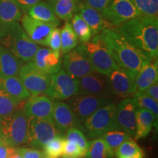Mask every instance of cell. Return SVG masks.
I'll use <instances>...</instances> for the list:
<instances>
[{
  "label": "cell",
  "mask_w": 158,
  "mask_h": 158,
  "mask_svg": "<svg viewBox=\"0 0 158 158\" xmlns=\"http://www.w3.org/2000/svg\"><path fill=\"white\" fill-rule=\"evenodd\" d=\"M128 42L152 59L158 56L157 17L141 15L115 29Z\"/></svg>",
  "instance_id": "6da1fadb"
},
{
  "label": "cell",
  "mask_w": 158,
  "mask_h": 158,
  "mask_svg": "<svg viewBox=\"0 0 158 158\" xmlns=\"http://www.w3.org/2000/svg\"><path fill=\"white\" fill-rule=\"evenodd\" d=\"M100 35L116 64L132 78H135L145 63L153 60L128 42L115 29H105Z\"/></svg>",
  "instance_id": "7a4b0ae2"
},
{
  "label": "cell",
  "mask_w": 158,
  "mask_h": 158,
  "mask_svg": "<svg viewBox=\"0 0 158 158\" xmlns=\"http://www.w3.org/2000/svg\"><path fill=\"white\" fill-rule=\"evenodd\" d=\"M0 45L24 63L31 62L40 48L29 38L19 21L0 27Z\"/></svg>",
  "instance_id": "3957f363"
},
{
  "label": "cell",
  "mask_w": 158,
  "mask_h": 158,
  "mask_svg": "<svg viewBox=\"0 0 158 158\" xmlns=\"http://www.w3.org/2000/svg\"><path fill=\"white\" fill-rule=\"evenodd\" d=\"M0 137L4 143L19 147L28 141V118L23 109L0 118Z\"/></svg>",
  "instance_id": "277c9868"
},
{
  "label": "cell",
  "mask_w": 158,
  "mask_h": 158,
  "mask_svg": "<svg viewBox=\"0 0 158 158\" xmlns=\"http://www.w3.org/2000/svg\"><path fill=\"white\" fill-rule=\"evenodd\" d=\"M81 46L93 71L107 76L112 70L120 68L100 35H94L87 42L81 43Z\"/></svg>",
  "instance_id": "5b68a950"
},
{
  "label": "cell",
  "mask_w": 158,
  "mask_h": 158,
  "mask_svg": "<svg viewBox=\"0 0 158 158\" xmlns=\"http://www.w3.org/2000/svg\"><path fill=\"white\" fill-rule=\"evenodd\" d=\"M116 110L117 105L114 102L100 108L82 124L83 131L89 138H95L110 130H119L116 120Z\"/></svg>",
  "instance_id": "8992f818"
},
{
  "label": "cell",
  "mask_w": 158,
  "mask_h": 158,
  "mask_svg": "<svg viewBox=\"0 0 158 158\" xmlns=\"http://www.w3.org/2000/svg\"><path fill=\"white\" fill-rule=\"evenodd\" d=\"M78 81L65 71L60 69L58 72L51 75V83L45 92L53 100H69L78 93Z\"/></svg>",
  "instance_id": "52a82bcc"
},
{
  "label": "cell",
  "mask_w": 158,
  "mask_h": 158,
  "mask_svg": "<svg viewBox=\"0 0 158 158\" xmlns=\"http://www.w3.org/2000/svg\"><path fill=\"white\" fill-rule=\"evenodd\" d=\"M112 102L113 99L110 97L80 94L72 97L68 101L73 111L81 124L97 110Z\"/></svg>",
  "instance_id": "ba28073f"
},
{
  "label": "cell",
  "mask_w": 158,
  "mask_h": 158,
  "mask_svg": "<svg viewBox=\"0 0 158 158\" xmlns=\"http://www.w3.org/2000/svg\"><path fill=\"white\" fill-rule=\"evenodd\" d=\"M19 77L31 94H45L51 83L50 75L37 68L32 62L22 65Z\"/></svg>",
  "instance_id": "9c48e42d"
},
{
  "label": "cell",
  "mask_w": 158,
  "mask_h": 158,
  "mask_svg": "<svg viewBox=\"0 0 158 158\" xmlns=\"http://www.w3.org/2000/svg\"><path fill=\"white\" fill-rule=\"evenodd\" d=\"M59 134V130L51 122L35 117L28 118L27 143L31 147L43 149L45 144Z\"/></svg>",
  "instance_id": "30bf717a"
},
{
  "label": "cell",
  "mask_w": 158,
  "mask_h": 158,
  "mask_svg": "<svg viewBox=\"0 0 158 158\" xmlns=\"http://www.w3.org/2000/svg\"><path fill=\"white\" fill-rule=\"evenodd\" d=\"M106 21L114 27L141 15L130 0H111L106 8L101 12Z\"/></svg>",
  "instance_id": "8fae6325"
},
{
  "label": "cell",
  "mask_w": 158,
  "mask_h": 158,
  "mask_svg": "<svg viewBox=\"0 0 158 158\" xmlns=\"http://www.w3.org/2000/svg\"><path fill=\"white\" fill-rule=\"evenodd\" d=\"M20 21L21 27L29 38L36 44L45 47H48V40L51 32L58 26L56 23L36 20L27 13L22 15Z\"/></svg>",
  "instance_id": "7c38bea8"
},
{
  "label": "cell",
  "mask_w": 158,
  "mask_h": 158,
  "mask_svg": "<svg viewBox=\"0 0 158 158\" xmlns=\"http://www.w3.org/2000/svg\"><path fill=\"white\" fill-rule=\"evenodd\" d=\"M78 81L79 88L78 94L107 97L113 94L106 75L93 71L78 78Z\"/></svg>",
  "instance_id": "4fadbf2b"
},
{
  "label": "cell",
  "mask_w": 158,
  "mask_h": 158,
  "mask_svg": "<svg viewBox=\"0 0 158 158\" xmlns=\"http://www.w3.org/2000/svg\"><path fill=\"white\" fill-rule=\"evenodd\" d=\"M53 108L54 100L48 96L44 94H31L23 106V110L28 118H38L54 124Z\"/></svg>",
  "instance_id": "5bb4252c"
},
{
  "label": "cell",
  "mask_w": 158,
  "mask_h": 158,
  "mask_svg": "<svg viewBox=\"0 0 158 158\" xmlns=\"http://www.w3.org/2000/svg\"><path fill=\"white\" fill-rule=\"evenodd\" d=\"M62 64L63 69L71 76L77 79L93 72L81 45L64 54Z\"/></svg>",
  "instance_id": "9a60e30c"
},
{
  "label": "cell",
  "mask_w": 158,
  "mask_h": 158,
  "mask_svg": "<svg viewBox=\"0 0 158 158\" xmlns=\"http://www.w3.org/2000/svg\"><path fill=\"white\" fill-rule=\"evenodd\" d=\"M135 98H127L117 105L116 120L118 129L134 137L136 130V110L138 109Z\"/></svg>",
  "instance_id": "2e32d148"
},
{
  "label": "cell",
  "mask_w": 158,
  "mask_h": 158,
  "mask_svg": "<svg viewBox=\"0 0 158 158\" xmlns=\"http://www.w3.org/2000/svg\"><path fill=\"white\" fill-rule=\"evenodd\" d=\"M53 121L56 129L64 135L71 127H78L83 131V125L73 111L70 106L64 102H54Z\"/></svg>",
  "instance_id": "e0dca14e"
},
{
  "label": "cell",
  "mask_w": 158,
  "mask_h": 158,
  "mask_svg": "<svg viewBox=\"0 0 158 158\" xmlns=\"http://www.w3.org/2000/svg\"><path fill=\"white\" fill-rule=\"evenodd\" d=\"M113 94L126 98L136 92L135 78L130 76L121 68L112 70L107 75Z\"/></svg>",
  "instance_id": "ac0fdd59"
},
{
  "label": "cell",
  "mask_w": 158,
  "mask_h": 158,
  "mask_svg": "<svg viewBox=\"0 0 158 158\" xmlns=\"http://www.w3.org/2000/svg\"><path fill=\"white\" fill-rule=\"evenodd\" d=\"M31 62L37 68L50 76L62 69L60 54L50 48H39Z\"/></svg>",
  "instance_id": "d6986e66"
},
{
  "label": "cell",
  "mask_w": 158,
  "mask_h": 158,
  "mask_svg": "<svg viewBox=\"0 0 158 158\" xmlns=\"http://www.w3.org/2000/svg\"><path fill=\"white\" fill-rule=\"evenodd\" d=\"M77 12L89 27L92 36L100 35L105 29H114V26L104 19L100 11L89 7L84 2H80Z\"/></svg>",
  "instance_id": "ffe728a7"
},
{
  "label": "cell",
  "mask_w": 158,
  "mask_h": 158,
  "mask_svg": "<svg viewBox=\"0 0 158 158\" xmlns=\"http://www.w3.org/2000/svg\"><path fill=\"white\" fill-rule=\"evenodd\" d=\"M158 65L157 59H153L145 63L135 76L136 92H141L157 82Z\"/></svg>",
  "instance_id": "44dd1931"
},
{
  "label": "cell",
  "mask_w": 158,
  "mask_h": 158,
  "mask_svg": "<svg viewBox=\"0 0 158 158\" xmlns=\"http://www.w3.org/2000/svg\"><path fill=\"white\" fill-rule=\"evenodd\" d=\"M23 64L21 59L0 45V77L19 76Z\"/></svg>",
  "instance_id": "7402d4cb"
},
{
  "label": "cell",
  "mask_w": 158,
  "mask_h": 158,
  "mask_svg": "<svg viewBox=\"0 0 158 158\" xmlns=\"http://www.w3.org/2000/svg\"><path fill=\"white\" fill-rule=\"evenodd\" d=\"M0 88L21 102L27 100L31 95L19 76L0 77Z\"/></svg>",
  "instance_id": "603a6c76"
},
{
  "label": "cell",
  "mask_w": 158,
  "mask_h": 158,
  "mask_svg": "<svg viewBox=\"0 0 158 158\" xmlns=\"http://www.w3.org/2000/svg\"><path fill=\"white\" fill-rule=\"evenodd\" d=\"M157 118L152 112L145 108H138L136 110V130L134 137L135 140L146 138L153 126L157 127Z\"/></svg>",
  "instance_id": "cb8c5ba5"
},
{
  "label": "cell",
  "mask_w": 158,
  "mask_h": 158,
  "mask_svg": "<svg viewBox=\"0 0 158 158\" xmlns=\"http://www.w3.org/2000/svg\"><path fill=\"white\" fill-rule=\"evenodd\" d=\"M27 15L44 22L56 23L57 25L60 23L59 19L55 14L52 5L48 2L41 1L37 3L29 10Z\"/></svg>",
  "instance_id": "d4e9b609"
},
{
  "label": "cell",
  "mask_w": 158,
  "mask_h": 158,
  "mask_svg": "<svg viewBox=\"0 0 158 158\" xmlns=\"http://www.w3.org/2000/svg\"><path fill=\"white\" fill-rule=\"evenodd\" d=\"M22 15L13 0H0V27L20 21Z\"/></svg>",
  "instance_id": "484cf974"
},
{
  "label": "cell",
  "mask_w": 158,
  "mask_h": 158,
  "mask_svg": "<svg viewBox=\"0 0 158 158\" xmlns=\"http://www.w3.org/2000/svg\"><path fill=\"white\" fill-rule=\"evenodd\" d=\"M80 2V0H56L51 5L59 19L68 21L78 10Z\"/></svg>",
  "instance_id": "4316f807"
},
{
  "label": "cell",
  "mask_w": 158,
  "mask_h": 158,
  "mask_svg": "<svg viewBox=\"0 0 158 158\" xmlns=\"http://www.w3.org/2000/svg\"><path fill=\"white\" fill-rule=\"evenodd\" d=\"M85 157L86 158H113L114 155L103 138L98 137L89 142Z\"/></svg>",
  "instance_id": "83f0119b"
},
{
  "label": "cell",
  "mask_w": 158,
  "mask_h": 158,
  "mask_svg": "<svg viewBox=\"0 0 158 158\" xmlns=\"http://www.w3.org/2000/svg\"><path fill=\"white\" fill-rule=\"evenodd\" d=\"M78 44V39L73 29L71 23L66 22L61 29V49L60 53L66 54L75 48Z\"/></svg>",
  "instance_id": "f1b7e54d"
},
{
  "label": "cell",
  "mask_w": 158,
  "mask_h": 158,
  "mask_svg": "<svg viewBox=\"0 0 158 158\" xmlns=\"http://www.w3.org/2000/svg\"><path fill=\"white\" fill-rule=\"evenodd\" d=\"M100 137L103 138L104 141H106V143H107L108 147L111 151V152L113 153L114 157H115L116 151L118 149V147L124 141H126L129 138H131L127 133H126L125 132L122 131L121 130H110V131H108L102 134Z\"/></svg>",
  "instance_id": "f546056e"
},
{
  "label": "cell",
  "mask_w": 158,
  "mask_h": 158,
  "mask_svg": "<svg viewBox=\"0 0 158 158\" xmlns=\"http://www.w3.org/2000/svg\"><path fill=\"white\" fill-rule=\"evenodd\" d=\"M21 101L13 98L0 88V118L10 115L20 109Z\"/></svg>",
  "instance_id": "4dcf8cb0"
},
{
  "label": "cell",
  "mask_w": 158,
  "mask_h": 158,
  "mask_svg": "<svg viewBox=\"0 0 158 158\" xmlns=\"http://www.w3.org/2000/svg\"><path fill=\"white\" fill-rule=\"evenodd\" d=\"M71 26L80 42H87L92 37V33L89 27L78 13H76L72 17Z\"/></svg>",
  "instance_id": "1f68e13d"
},
{
  "label": "cell",
  "mask_w": 158,
  "mask_h": 158,
  "mask_svg": "<svg viewBox=\"0 0 158 158\" xmlns=\"http://www.w3.org/2000/svg\"><path fill=\"white\" fill-rule=\"evenodd\" d=\"M64 136V135L59 134L45 144L43 148L45 155L56 158L62 157L63 147L65 141Z\"/></svg>",
  "instance_id": "d6a6232c"
},
{
  "label": "cell",
  "mask_w": 158,
  "mask_h": 158,
  "mask_svg": "<svg viewBox=\"0 0 158 158\" xmlns=\"http://www.w3.org/2000/svg\"><path fill=\"white\" fill-rule=\"evenodd\" d=\"M141 15L157 17L158 0H130Z\"/></svg>",
  "instance_id": "836d02e7"
},
{
  "label": "cell",
  "mask_w": 158,
  "mask_h": 158,
  "mask_svg": "<svg viewBox=\"0 0 158 158\" xmlns=\"http://www.w3.org/2000/svg\"><path fill=\"white\" fill-rule=\"evenodd\" d=\"M141 152H143V150L137 143L131 138H129L118 147L116 151L115 157L118 158L132 157Z\"/></svg>",
  "instance_id": "e575fe53"
},
{
  "label": "cell",
  "mask_w": 158,
  "mask_h": 158,
  "mask_svg": "<svg viewBox=\"0 0 158 158\" xmlns=\"http://www.w3.org/2000/svg\"><path fill=\"white\" fill-rule=\"evenodd\" d=\"M65 136H66L65 139L67 141L74 142L77 145H78V147L84 152V155H86L89 141L81 130L78 127H71L66 132Z\"/></svg>",
  "instance_id": "d590c367"
},
{
  "label": "cell",
  "mask_w": 158,
  "mask_h": 158,
  "mask_svg": "<svg viewBox=\"0 0 158 158\" xmlns=\"http://www.w3.org/2000/svg\"><path fill=\"white\" fill-rule=\"evenodd\" d=\"M135 98L138 108H145L149 110L155 114L156 118L158 116V103L153 98L146 95H138L133 97Z\"/></svg>",
  "instance_id": "8d00e7d4"
},
{
  "label": "cell",
  "mask_w": 158,
  "mask_h": 158,
  "mask_svg": "<svg viewBox=\"0 0 158 158\" xmlns=\"http://www.w3.org/2000/svg\"><path fill=\"white\" fill-rule=\"evenodd\" d=\"M62 157L68 158V157H85L84 152L81 148L78 147L74 142L67 141L65 139L64 147H63L62 152Z\"/></svg>",
  "instance_id": "74e56055"
},
{
  "label": "cell",
  "mask_w": 158,
  "mask_h": 158,
  "mask_svg": "<svg viewBox=\"0 0 158 158\" xmlns=\"http://www.w3.org/2000/svg\"><path fill=\"white\" fill-rule=\"evenodd\" d=\"M48 47L55 52L60 54L61 29L56 27L51 31L48 40Z\"/></svg>",
  "instance_id": "f35d334b"
},
{
  "label": "cell",
  "mask_w": 158,
  "mask_h": 158,
  "mask_svg": "<svg viewBox=\"0 0 158 158\" xmlns=\"http://www.w3.org/2000/svg\"><path fill=\"white\" fill-rule=\"evenodd\" d=\"M17 152L22 158H41L44 155V152L37 149L29 148H16Z\"/></svg>",
  "instance_id": "ab89813d"
},
{
  "label": "cell",
  "mask_w": 158,
  "mask_h": 158,
  "mask_svg": "<svg viewBox=\"0 0 158 158\" xmlns=\"http://www.w3.org/2000/svg\"><path fill=\"white\" fill-rule=\"evenodd\" d=\"M138 95H146L153 98L156 101H158V83L156 82L152 84L149 87L139 92H135L133 97Z\"/></svg>",
  "instance_id": "60d3db41"
},
{
  "label": "cell",
  "mask_w": 158,
  "mask_h": 158,
  "mask_svg": "<svg viewBox=\"0 0 158 158\" xmlns=\"http://www.w3.org/2000/svg\"><path fill=\"white\" fill-rule=\"evenodd\" d=\"M21 13H27L29 10L42 0H13Z\"/></svg>",
  "instance_id": "b9f144b4"
},
{
  "label": "cell",
  "mask_w": 158,
  "mask_h": 158,
  "mask_svg": "<svg viewBox=\"0 0 158 158\" xmlns=\"http://www.w3.org/2000/svg\"><path fill=\"white\" fill-rule=\"evenodd\" d=\"M110 2L111 0H84V2L86 5L91 7H93L94 9L100 11V13L108 7Z\"/></svg>",
  "instance_id": "7bdbcfd3"
},
{
  "label": "cell",
  "mask_w": 158,
  "mask_h": 158,
  "mask_svg": "<svg viewBox=\"0 0 158 158\" xmlns=\"http://www.w3.org/2000/svg\"><path fill=\"white\" fill-rule=\"evenodd\" d=\"M15 149V147H10L5 143L0 144V158H9Z\"/></svg>",
  "instance_id": "ee69618b"
},
{
  "label": "cell",
  "mask_w": 158,
  "mask_h": 158,
  "mask_svg": "<svg viewBox=\"0 0 158 158\" xmlns=\"http://www.w3.org/2000/svg\"><path fill=\"white\" fill-rule=\"evenodd\" d=\"M9 158H22V157H21V155H20L19 152H18L16 148H15V151L11 154L10 156L9 157Z\"/></svg>",
  "instance_id": "f6af8a7d"
},
{
  "label": "cell",
  "mask_w": 158,
  "mask_h": 158,
  "mask_svg": "<svg viewBox=\"0 0 158 158\" xmlns=\"http://www.w3.org/2000/svg\"><path fill=\"white\" fill-rule=\"evenodd\" d=\"M144 157V152L143 151L141 152H139L136 154L135 155L132 156V157H121V158H143Z\"/></svg>",
  "instance_id": "bcb514c9"
},
{
  "label": "cell",
  "mask_w": 158,
  "mask_h": 158,
  "mask_svg": "<svg viewBox=\"0 0 158 158\" xmlns=\"http://www.w3.org/2000/svg\"><path fill=\"white\" fill-rule=\"evenodd\" d=\"M41 158H56V157H51V156H48V155H45V154H44V155H43Z\"/></svg>",
  "instance_id": "7dc6e473"
},
{
  "label": "cell",
  "mask_w": 158,
  "mask_h": 158,
  "mask_svg": "<svg viewBox=\"0 0 158 158\" xmlns=\"http://www.w3.org/2000/svg\"><path fill=\"white\" fill-rule=\"evenodd\" d=\"M55 1H56V0H47V2H49V3H51V4L54 2Z\"/></svg>",
  "instance_id": "c3c4849f"
},
{
  "label": "cell",
  "mask_w": 158,
  "mask_h": 158,
  "mask_svg": "<svg viewBox=\"0 0 158 158\" xmlns=\"http://www.w3.org/2000/svg\"><path fill=\"white\" fill-rule=\"evenodd\" d=\"M4 143V141H2V138L0 137V144H2V143Z\"/></svg>",
  "instance_id": "681fc988"
},
{
  "label": "cell",
  "mask_w": 158,
  "mask_h": 158,
  "mask_svg": "<svg viewBox=\"0 0 158 158\" xmlns=\"http://www.w3.org/2000/svg\"><path fill=\"white\" fill-rule=\"evenodd\" d=\"M68 158H75V157H68Z\"/></svg>",
  "instance_id": "f907efd6"
}]
</instances>
